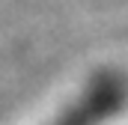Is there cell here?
<instances>
[{
	"label": "cell",
	"mask_w": 128,
	"mask_h": 125,
	"mask_svg": "<svg viewBox=\"0 0 128 125\" xmlns=\"http://www.w3.org/2000/svg\"><path fill=\"white\" fill-rule=\"evenodd\" d=\"M122 80L116 78H101L90 86V92L84 98H78L74 104L66 107V113L54 125H101L104 119H110L122 101Z\"/></svg>",
	"instance_id": "6da1fadb"
}]
</instances>
